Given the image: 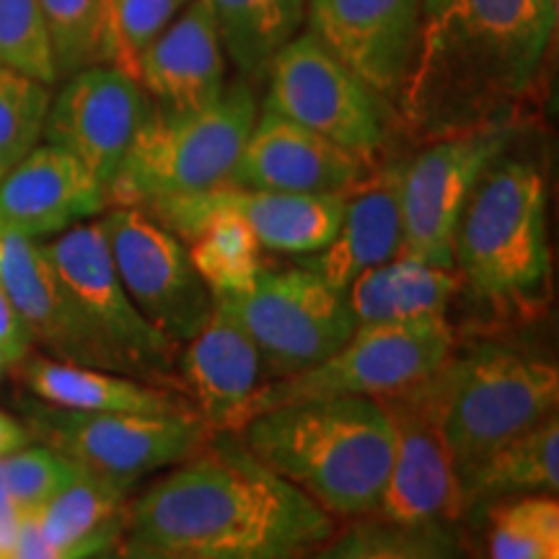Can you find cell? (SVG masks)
<instances>
[{
	"label": "cell",
	"mask_w": 559,
	"mask_h": 559,
	"mask_svg": "<svg viewBox=\"0 0 559 559\" xmlns=\"http://www.w3.org/2000/svg\"><path fill=\"white\" fill-rule=\"evenodd\" d=\"M29 353H32L29 332H26L24 321L19 319L11 298L5 296L3 285H0V355H3L5 366L13 368Z\"/></svg>",
	"instance_id": "obj_36"
},
{
	"label": "cell",
	"mask_w": 559,
	"mask_h": 559,
	"mask_svg": "<svg viewBox=\"0 0 559 559\" xmlns=\"http://www.w3.org/2000/svg\"><path fill=\"white\" fill-rule=\"evenodd\" d=\"M111 557L115 559H187V557L166 555V551H158L153 547H145V544L132 542V539H128V536H124V539L117 544L115 549H111Z\"/></svg>",
	"instance_id": "obj_41"
},
{
	"label": "cell",
	"mask_w": 559,
	"mask_h": 559,
	"mask_svg": "<svg viewBox=\"0 0 559 559\" xmlns=\"http://www.w3.org/2000/svg\"><path fill=\"white\" fill-rule=\"evenodd\" d=\"M207 5L223 52L243 81L262 79L306 26V0H207Z\"/></svg>",
	"instance_id": "obj_28"
},
{
	"label": "cell",
	"mask_w": 559,
	"mask_h": 559,
	"mask_svg": "<svg viewBox=\"0 0 559 559\" xmlns=\"http://www.w3.org/2000/svg\"><path fill=\"white\" fill-rule=\"evenodd\" d=\"M26 443H32V436L29 430H26V425L0 409V456H5V453L16 451Z\"/></svg>",
	"instance_id": "obj_40"
},
{
	"label": "cell",
	"mask_w": 559,
	"mask_h": 559,
	"mask_svg": "<svg viewBox=\"0 0 559 559\" xmlns=\"http://www.w3.org/2000/svg\"><path fill=\"white\" fill-rule=\"evenodd\" d=\"M451 353L453 332L445 317L358 326L324 362L288 379L264 383L251 402L247 423L283 404L340 396L383 400L428 379Z\"/></svg>",
	"instance_id": "obj_8"
},
{
	"label": "cell",
	"mask_w": 559,
	"mask_h": 559,
	"mask_svg": "<svg viewBox=\"0 0 559 559\" xmlns=\"http://www.w3.org/2000/svg\"><path fill=\"white\" fill-rule=\"evenodd\" d=\"M337 531L236 432H213L130 502L128 539L187 559H306Z\"/></svg>",
	"instance_id": "obj_2"
},
{
	"label": "cell",
	"mask_w": 559,
	"mask_h": 559,
	"mask_svg": "<svg viewBox=\"0 0 559 559\" xmlns=\"http://www.w3.org/2000/svg\"><path fill=\"white\" fill-rule=\"evenodd\" d=\"M370 171V158L260 109L226 185L290 194H349Z\"/></svg>",
	"instance_id": "obj_17"
},
{
	"label": "cell",
	"mask_w": 559,
	"mask_h": 559,
	"mask_svg": "<svg viewBox=\"0 0 559 559\" xmlns=\"http://www.w3.org/2000/svg\"><path fill=\"white\" fill-rule=\"evenodd\" d=\"M0 285L24 321L32 345L45 349L47 358L115 370L81 321L41 241L0 228Z\"/></svg>",
	"instance_id": "obj_20"
},
{
	"label": "cell",
	"mask_w": 559,
	"mask_h": 559,
	"mask_svg": "<svg viewBox=\"0 0 559 559\" xmlns=\"http://www.w3.org/2000/svg\"><path fill=\"white\" fill-rule=\"evenodd\" d=\"M489 559H559L557 495H521L489 502Z\"/></svg>",
	"instance_id": "obj_29"
},
{
	"label": "cell",
	"mask_w": 559,
	"mask_h": 559,
	"mask_svg": "<svg viewBox=\"0 0 559 559\" xmlns=\"http://www.w3.org/2000/svg\"><path fill=\"white\" fill-rule=\"evenodd\" d=\"M32 515L62 557L88 559L115 549L128 534L130 489L81 469Z\"/></svg>",
	"instance_id": "obj_25"
},
{
	"label": "cell",
	"mask_w": 559,
	"mask_h": 559,
	"mask_svg": "<svg viewBox=\"0 0 559 559\" xmlns=\"http://www.w3.org/2000/svg\"><path fill=\"white\" fill-rule=\"evenodd\" d=\"M99 223L132 304L177 347L190 342L215 300L192 267L185 241L140 207H107Z\"/></svg>",
	"instance_id": "obj_13"
},
{
	"label": "cell",
	"mask_w": 559,
	"mask_h": 559,
	"mask_svg": "<svg viewBox=\"0 0 559 559\" xmlns=\"http://www.w3.org/2000/svg\"><path fill=\"white\" fill-rule=\"evenodd\" d=\"M438 381L440 423L456 472L555 415L559 404L555 362L498 342H481L464 355L451 353Z\"/></svg>",
	"instance_id": "obj_6"
},
{
	"label": "cell",
	"mask_w": 559,
	"mask_h": 559,
	"mask_svg": "<svg viewBox=\"0 0 559 559\" xmlns=\"http://www.w3.org/2000/svg\"><path fill=\"white\" fill-rule=\"evenodd\" d=\"M461 508L487 506L521 495H557L559 489V419L557 412L521 436L485 453L459 472Z\"/></svg>",
	"instance_id": "obj_27"
},
{
	"label": "cell",
	"mask_w": 559,
	"mask_h": 559,
	"mask_svg": "<svg viewBox=\"0 0 559 559\" xmlns=\"http://www.w3.org/2000/svg\"><path fill=\"white\" fill-rule=\"evenodd\" d=\"M88 559H115V557H111V549H109V551H102V555H94V557H88Z\"/></svg>",
	"instance_id": "obj_42"
},
{
	"label": "cell",
	"mask_w": 559,
	"mask_h": 559,
	"mask_svg": "<svg viewBox=\"0 0 559 559\" xmlns=\"http://www.w3.org/2000/svg\"><path fill=\"white\" fill-rule=\"evenodd\" d=\"M236 436L332 519L355 521L379 510L394 451L391 419L379 400L283 404L251 417Z\"/></svg>",
	"instance_id": "obj_3"
},
{
	"label": "cell",
	"mask_w": 559,
	"mask_h": 559,
	"mask_svg": "<svg viewBox=\"0 0 559 559\" xmlns=\"http://www.w3.org/2000/svg\"><path fill=\"white\" fill-rule=\"evenodd\" d=\"M557 13L559 0H423L394 120L425 143L508 128L547 62Z\"/></svg>",
	"instance_id": "obj_1"
},
{
	"label": "cell",
	"mask_w": 559,
	"mask_h": 559,
	"mask_svg": "<svg viewBox=\"0 0 559 559\" xmlns=\"http://www.w3.org/2000/svg\"><path fill=\"white\" fill-rule=\"evenodd\" d=\"M309 559H412V531L391 526L379 515H366L334 531Z\"/></svg>",
	"instance_id": "obj_35"
},
{
	"label": "cell",
	"mask_w": 559,
	"mask_h": 559,
	"mask_svg": "<svg viewBox=\"0 0 559 559\" xmlns=\"http://www.w3.org/2000/svg\"><path fill=\"white\" fill-rule=\"evenodd\" d=\"M508 128L428 140L402 160L400 257L453 270V230L481 174L502 156Z\"/></svg>",
	"instance_id": "obj_14"
},
{
	"label": "cell",
	"mask_w": 559,
	"mask_h": 559,
	"mask_svg": "<svg viewBox=\"0 0 559 559\" xmlns=\"http://www.w3.org/2000/svg\"><path fill=\"white\" fill-rule=\"evenodd\" d=\"M79 472L81 466L41 443H26L0 456V487L16 502L21 513H37Z\"/></svg>",
	"instance_id": "obj_34"
},
{
	"label": "cell",
	"mask_w": 559,
	"mask_h": 559,
	"mask_svg": "<svg viewBox=\"0 0 559 559\" xmlns=\"http://www.w3.org/2000/svg\"><path fill=\"white\" fill-rule=\"evenodd\" d=\"M262 109L288 117L342 148L373 160L389 138L394 111L349 73L309 32H300L270 62Z\"/></svg>",
	"instance_id": "obj_11"
},
{
	"label": "cell",
	"mask_w": 559,
	"mask_h": 559,
	"mask_svg": "<svg viewBox=\"0 0 559 559\" xmlns=\"http://www.w3.org/2000/svg\"><path fill=\"white\" fill-rule=\"evenodd\" d=\"M0 68L47 86L60 81L39 0H0Z\"/></svg>",
	"instance_id": "obj_32"
},
{
	"label": "cell",
	"mask_w": 559,
	"mask_h": 559,
	"mask_svg": "<svg viewBox=\"0 0 559 559\" xmlns=\"http://www.w3.org/2000/svg\"><path fill=\"white\" fill-rule=\"evenodd\" d=\"M547 185L526 160L481 174L453 230V270L492 306H526L549 285Z\"/></svg>",
	"instance_id": "obj_4"
},
{
	"label": "cell",
	"mask_w": 559,
	"mask_h": 559,
	"mask_svg": "<svg viewBox=\"0 0 559 559\" xmlns=\"http://www.w3.org/2000/svg\"><path fill=\"white\" fill-rule=\"evenodd\" d=\"M461 285L464 283L456 270L394 257L355 277L347 288V300L358 326L402 324L445 317Z\"/></svg>",
	"instance_id": "obj_26"
},
{
	"label": "cell",
	"mask_w": 559,
	"mask_h": 559,
	"mask_svg": "<svg viewBox=\"0 0 559 559\" xmlns=\"http://www.w3.org/2000/svg\"><path fill=\"white\" fill-rule=\"evenodd\" d=\"M202 194L243 218L262 249L290 257H309L330 247L337 236L347 200V194L264 192L230 185Z\"/></svg>",
	"instance_id": "obj_24"
},
{
	"label": "cell",
	"mask_w": 559,
	"mask_h": 559,
	"mask_svg": "<svg viewBox=\"0 0 559 559\" xmlns=\"http://www.w3.org/2000/svg\"><path fill=\"white\" fill-rule=\"evenodd\" d=\"M58 79L99 66L104 0H39Z\"/></svg>",
	"instance_id": "obj_33"
},
{
	"label": "cell",
	"mask_w": 559,
	"mask_h": 559,
	"mask_svg": "<svg viewBox=\"0 0 559 559\" xmlns=\"http://www.w3.org/2000/svg\"><path fill=\"white\" fill-rule=\"evenodd\" d=\"M215 306L247 330L270 381L319 366L358 330L347 290L334 288L304 264L288 270L262 264L247 293L215 300Z\"/></svg>",
	"instance_id": "obj_9"
},
{
	"label": "cell",
	"mask_w": 559,
	"mask_h": 559,
	"mask_svg": "<svg viewBox=\"0 0 559 559\" xmlns=\"http://www.w3.org/2000/svg\"><path fill=\"white\" fill-rule=\"evenodd\" d=\"M13 559H66L50 542L41 536V531L34 521L32 513H24L19 528L16 549H13Z\"/></svg>",
	"instance_id": "obj_37"
},
{
	"label": "cell",
	"mask_w": 559,
	"mask_h": 559,
	"mask_svg": "<svg viewBox=\"0 0 559 559\" xmlns=\"http://www.w3.org/2000/svg\"><path fill=\"white\" fill-rule=\"evenodd\" d=\"M423 0H306V32L394 111Z\"/></svg>",
	"instance_id": "obj_16"
},
{
	"label": "cell",
	"mask_w": 559,
	"mask_h": 559,
	"mask_svg": "<svg viewBox=\"0 0 559 559\" xmlns=\"http://www.w3.org/2000/svg\"><path fill=\"white\" fill-rule=\"evenodd\" d=\"M52 86L0 68V179L41 143Z\"/></svg>",
	"instance_id": "obj_31"
},
{
	"label": "cell",
	"mask_w": 559,
	"mask_h": 559,
	"mask_svg": "<svg viewBox=\"0 0 559 559\" xmlns=\"http://www.w3.org/2000/svg\"><path fill=\"white\" fill-rule=\"evenodd\" d=\"M257 115L260 104L249 81L230 83L218 102L187 115L151 109L107 185V207H148L223 187Z\"/></svg>",
	"instance_id": "obj_5"
},
{
	"label": "cell",
	"mask_w": 559,
	"mask_h": 559,
	"mask_svg": "<svg viewBox=\"0 0 559 559\" xmlns=\"http://www.w3.org/2000/svg\"><path fill=\"white\" fill-rule=\"evenodd\" d=\"M226 70L228 58L207 0H190L140 55L135 81L153 109L187 115L221 99L226 91Z\"/></svg>",
	"instance_id": "obj_21"
},
{
	"label": "cell",
	"mask_w": 559,
	"mask_h": 559,
	"mask_svg": "<svg viewBox=\"0 0 559 559\" xmlns=\"http://www.w3.org/2000/svg\"><path fill=\"white\" fill-rule=\"evenodd\" d=\"M190 0H104L99 62L135 79L140 55Z\"/></svg>",
	"instance_id": "obj_30"
},
{
	"label": "cell",
	"mask_w": 559,
	"mask_h": 559,
	"mask_svg": "<svg viewBox=\"0 0 559 559\" xmlns=\"http://www.w3.org/2000/svg\"><path fill=\"white\" fill-rule=\"evenodd\" d=\"M21 519H24V513H21L16 502L5 495V489L0 487V559H13Z\"/></svg>",
	"instance_id": "obj_38"
},
{
	"label": "cell",
	"mask_w": 559,
	"mask_h": 559,
	"mask_svg": "<svg viewBox=\"0 0 559 559\" xmlns=\"http://www.w3.org/2000/svg\"><path fill=\"white\" fill-rule=\"evenodd\" d=\"M24 419L32 440L62 453L83 472L128 489L179 464L213 436L198 415L79 412L39 400L24 404Z\"/></svg>",
	"instance_id": "obj_10"
},
{
	"label": "cell",
	"mask_w": 559,
	"mask_h": 559,
	"mask_svg": "<svg viewBox=\"0 0 559 559\" xmlns=\"http://www.w3.org/2000/svg\"><path fill=\"white\" fill-rule=\"evenodd\" d=\"M438 370L379 400L391 419L394 451L376 515L404 531L443 528L464 515L456 461L440 423Z\"/></svg>",
	"instance_id": "obj_12"
},
{
	"label": "cell",
	"mask_w": 559,
	"mask_h": 559,
	"mask_svg": "<svg viewBox=\"0 0 559 559\" xmlns=\"http://www.w3.org/2000/svg\"><path fill=\"white\" fill-rule=\"evenodd\" d=\"M104 210L102 181L58 145L39 143L0 179V228L24 239L47 241Z\"/></svg>",
	"instance_id": "obj_19"
},
{
	"label": "cell",
	"mask_w": 559,
	"mask_h": 559,
	"mask_svg": "<svg viewBox=\"0 0 559 559\" xmlns=\"http://www.w3.org/2000/svg\"><path fill=\"white\" fill-rule=\"evenodd\" d=\"M402 164L379 166L347 194L345 215L330 247L298 257V264L317 272L334 288L347 290L355 277L400 257Z\"/></svg>",
	"instance_id": "obj_22"
},
{
	"label": "cell",
	"mask_w": 559,
	"mask_h": 559,
	"mask_svg": "<svg viewBox=\"0 0 559 559\" xmlns=\"http://www.w3.org/2000/svg\"><path fill=\"white\" fill-rule=\"evenodd\" d=\"M62 81L50 102L41 143L79 158L107 190L153 104L135 79L102 62Z\"/></svg>",
	"instance_id": "obj_15"
},
{
	"label": "cell",
	"mask_w": 559,
	"mask_h": 559,
	"mask_svg": "<svg viewBox=\"0 0 559 559\" xmlns=\"http://www.w3.org/2000/svg\"><path fill=\"white\" fill-rule=\"evenodd\" d=\"M5 368H9V366H5V360H3V355H0V379H3V373H5Z\"/></svg>",
	"instance_id": "obj_43"
},
{
	"label": "cell",
	"mask_w": 559,
	"mask_h": 559,
	"mask_svg": "<svg viewBox=\"0 0 559 559\" xmlns=\"http://www.w3.org/2000/svg\"><path fill=\"white\" fill-rule=\"evenodd\" d=\"M412 559H453L445 531L438 526L412 531Z\"/></svg>",
	"instance_id": "obj_39"
},
{
	"label": "cell",
	"mask_w": 559,
	"mask_h": 559,
	"mask_svg": "<svg viewBox=\"0 0 559 559\" xmlns=\"http://www.w3.org/2000/svg\"><path fill=\"white\" fill-rule=\"evenodd\" d=\"M264 376L260 349L221 306L177 355L179 394L213 432H239Z\"/></svg>",
	"instance_id": "obj_18"
},
{
	"label": "cell",
	"mask_w": 559,
	"mask_h": 559,
	"mask_svg": "<svg viewBox=\"0 0 559 559\" xmlns=\"http://www.w3.org/2000/svg\"><path fill=\"white\" fill-rule=\"evenodd\" d=\"M62 288L117 373L177 389L179 347L140 313L124 290L99 221H83L41 241Z\"/></svg>",
	"instance_id": "obj_7"
},
{
	"label": "cell",
	"mask_w": 559,
	"mask_h": 559,
	"mask_svg": "<svg viewBox=\"0 0 559 559\" xmlns=\"http://www.w3.org/2000/svg\"><path fill=\"white\" fill-rule=\"evenodd\" d=\"M13 370L34 400L52 407L124 415H198L179 391L115 370L75 366L37 353L19 360Z\"/></svg>",
	"instance_id": "obj_23"
}]
</instances>
